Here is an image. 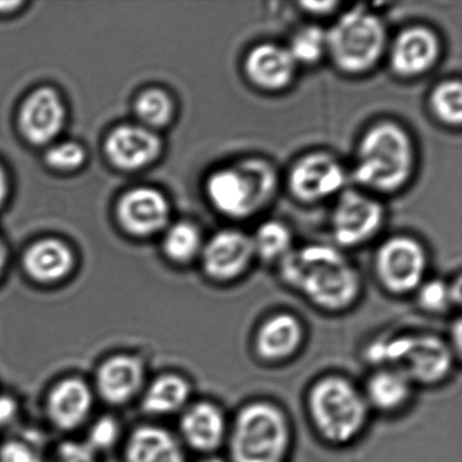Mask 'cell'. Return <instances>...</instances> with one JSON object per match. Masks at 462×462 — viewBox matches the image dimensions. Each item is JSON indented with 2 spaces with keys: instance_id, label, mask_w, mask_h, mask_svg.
<instances>
[{
  "instance_id": "4",
  "label": "cell",
  "mask_w": 462,
  "mask_h": 462,
  "mask_svg": "<svg viewBox=\"0 0 462 462\" xmlns=\"http://www.w3.org/2000/svg\"><path fill=\"white\" fill-rule=\"evenodd\" d=\"M281 179L275 165L262 156H245L212 171L206 191L211 206L231 220H249L278 197Z\"/></svg>"
},
{
  "instance_id": "41",
  "label": "cell",
  "mask_w": 462,
  "mask_h": 462,
  "mask_svg": "<svg viewBox=\"0 0 462 462\" xmlns=\"http://www.w3.org/2000/svg\"><path fill=\"white\" fill-rule=\"evenodd\" d=\"M197 462H226L224 458H221L218 455H208L203 456L201 459Z\"/></svg>"
},
{
  "instance_id": "3",
  "label": "cell",
  "mask_w": 462,
  "mask_h": 462,
  "mask_svg": "<svg viewBox=\"0 0 462 462\" xmlns=\"http://www.w3.org/2000/svg\"><path fill=\"white\" fill-rule=\"evenodd\" d=\"M305 407L317 437L332 447L359 440L370 422L371 411L362 388L341 374L315 379L307 389Z\"/></svg>"
},
{
  "instance_id": "38",
  "label": "cell",
  "mask_w": 462,
  "mask_h": 462,
  "mask_svg": "<svg viewBox=\"0 0 462 462\" xmlns=\"http://www.w3.org/2000/svg\"><path fill=\"white\" fill-rule=\"evenodd\" d=\"M9 264V253L6 243L4 242L2 236H0V283L6 275Z\"/></svg>"
},
{
  "instance_id": "36",
  "label": "cell",
  "mask_w": 462,
  "mask_h": 462,
  "mask_svg": "<svg viewBox=\"0 0 462 462\" xmlns=\"http://www.w3.org/2000/svg\"><path fill=\"white\" fill-rule=\"evenodd\" d=\"M341 6V3L337 2H303L299 4L301 11L311 14L314 16L330 15L337 7Z\"/></svg>"
},
{
  "instance_id": "11",
  "label": "cell",
  "mask_w": 462,
  "mask_h": 462,
  "mask_svg": "<svg viewBox=\"0 0 462 462\" xmlns=\"http://www.w3.org/2000/svg\"><path fill=\"white\" fill-rule=\"evenodd\" d=\"M200 263L202 274L216 285H229L246 276L256 262L251 234L236 228L217 231L205 240Z\"/></svg>"
},
{
  "instance_id": "15",
  "label": "cell",
  "mask_w": 462,
  "mask_h": 462,
  "mask_svg": "<svg viewBox=\"0 0 462 462\" xmlns=\"http://www.w3.org/2000/svg\"><path fill=\"white\" fill-rule=\"evenodd\" d=\"M306 339L307 329L300 317L291 311H275L257 325L253 334V353L267 365L287 364L302 351Z\"/></svg>"
},
{
  "instance_id": "25",
  "label": "cell",
  "mask_w": 462,
  "mask_h": 462,
  "mask_svg": "<svg viewBox=\"0 0 462 462\" xmlns=\"http://www.w3.org/2000/svg\"><path fill=\"white\" fill-rule=\"evenodd\" d=\"M205 239L196 225L182 221L167 229L162 242V255L175 266H188L200 258Z\"/></svg>"
},
{
  "instance_id": "29",
  "label": "cell",
  "mask_w": 462,
  "mask_h": 462,
  "mask_svg": "<svg viewBox=\"0 0 462 462\" xmlns=\"http://www.w3.org/2000/svg\"><path fill=\"white\" fill-rule=\"evenodd\" d=\"M134 111L146 128H162L173 119L174 106L164 90L152 88L139 95Z\"/></svg>"
},
{
  "instance_id": "30",
  "label": "cell",
  "mask_w": 462,
  "mask_h": 462,
  "mask_svg": "<svg viewBox=\"0 0 462 462\" xmlns=\"http://www.w3.org/2000/svg\"><path fill=\"white\" fill-rule=\"evenodd\" d=\"M416 306L425 314L442 316L456 310L449 281L441 278H429L420 285L413 294Z\"/></svg>"
},
{
  "instance_id": "40",
  "label": "cell",
  "mask_w": 462,
  "mask_h": 462,
  "mask_svg": "<svg viewBox=\"0 0 462 462\" xmlns=\"http://www.w3.org/2000/svg\"><path fill=\"white\" fill-rule=\"evenodd\" d=\"M20 2H0V13H11L20 7Z\"/></svg>"
},
{
  "instance_id": "24",
  "label": "cell",
  "mask_w": 462,
  "mask_h": 462,
  "mask_svg": "<svg viewBox=\"0 0 462 462\" xmlns=\"http://www.w3.org/2000/svg\"><path fill=\"white\" fill-rule=\"evenodd\" d=\"M193 384L187 375L167 371L148 380L139 406L149 418L161 419L180 415L191 404Z\"/></svg>"
},
{
  "instance_id": "35",
  "label": "cell",
  "mask_w": 462,
  "mask_h": 462,
  "mask_svg": "<svg viewBox=\"0 0 462 462\" xmlns=\"http://www.w3.org/2000/svg\"><path fill=\"white\" fill-rule=\"evenodd\" d=\"M21 404L15 396L0 393V430L11 428L20 419Z\"/></svg>"
},
{
  "instance_id": "19",
  "label": "cell",
  "mask_w": 462,
  "mask_h": 462,
  "mask_svg": "<svg viewBox=\"0 0 462 462\" xmlns=\"http://www.w3.org/2000/svg\"><path fill=\"white\" fill-rule=\"evenodd\" d=\"M117 220L126 234L138 238L152 237L166 228L170 205L157 189H131L117 205Z\"/></svg>"
},
{
  "instance_id": "28",
  "label": "cell",
  "mask_w": 462,
  "mask_h": 462,
  "mask_svg": "<svg viewBox=\"0 0 462 462\" xmlns=\"http://www.w3.org/2000/svg\"><path fill=\"white\" fill-rule=\"evenodd\" d=\"M285 47L299 68L319 65L328 59V32L319 24L300 26Z\"/></svg>"
},
{
  "instance_id": "23",
  "label": "cell",
  "mask_w": 462,
  "mask_h": 462,
  "mask_svg": "<svg viewBox=\"0 0 462 462\" xmlns=\"http://www.w3.org/2000/svg\"><path fill=\"white\" fill-rule=\"evenodd\" d=\"M124 442L125 462H187L179 437L156 423L137 425Z\"/></svg>"
},
{
  "instance_id": "37",
  "label": "cell",
  "mask_w": 462,
  "mask_h": 462,
  "mask_svg": "<svg viewBox=\"0 0 462 462\" xmlns=\"http://www.w3.org/2000/svg\"><path fill=\"white\" fill-rule=\"evenodd\" d=\"M448 343H449L452 351L458 359H461V343H462V323L460 317H457V319L452 323L450 328L449 337H446Z\"/></svg>"
},
{
  "instance_id": "27",
  "label": "cell",
  "mask_w": 462,
  "mask_h": 462,
  "mask_svg": "<svg viewBox=\"0 0 462 462\" xmlns=\"http://www.w3.org/2000/svg\"><path fill=\"white\" fill-rule=\"evenodd\" d=\"M429 112L439 125L458 129L462 124V86L459 79H447L431 89L428 97Z\"/></svg>"
},
{
  "instance_id": "22",
  "label": "cell",
  "mask_w": 462,
  "mask_h": 462,
  "mask_svg": "<svg viewBox=\"0 0 462 462\" xmlns=\"http://www.w3.org/2000/svg\"><path fill=\"white\" fill-rule=\"evenodd\" d=\"M371 413L401 414L414 400L416 387L397 369L379 366L371 371L361 387Z\"/></svg>"
},
{
  "instance_id": "20",
  "label": "cell",
  "mask_w": 462,
  "mask_h": 462,
  "mask_svg": "<svg viewBox=\"0 0 462 462\" xmlns=\"http://www.w3.org/2000/svg\"><path fill=\"white\" fill-rule=\"evenodd\" d=\"M66 122L60 95L50 88L35 89L22 104L18 125L27 142L35 146L51 143Z\"/></svg>"
},
{
  "instance_id": "6",
  "label": "cell",
  "mask_w": 462,
  "mask_h": 462,
  "mask_svg": "<svg viewBox=\"0 0 462 462\" xmlns=\"http://www.w3.org/2000/svg\"><path fill=\"white\" fill-rule=\"evenodd\" d=\"M293 445V427L282 406L270 400L245 402L229 422L226 448L230 462H284Z\"/></svg>"
},
{
  "instance_id": "7",
  "label": "cell",
  "mask_w": 462,
  "mask_h": 462,
  "mask_svg": "<svg viewBox=\"0 0 462 462\" xmlns=\"http://www.w3.org/2000/svg\"><path fill=\"white\" fill-rule=\"evenodd\" d=\"M326 32L328 59L344 75L369 74L386 57L391 39L386 23L364 5L339 14Z\"/></svg>"
},
{
  "instance_id": "14",
  "label": "cell",
  "mask_w": 462,
  "mask_h": 462,
  "mask_svg": "<svg viewBox=\"0 0 462 462\" xmlns=\"http://www.w3.org/2000/svg\"><path fill=\"white\" fill-rule=\"evenodd\" d=\"M97 401L92 383L88 380L80 375H66L56 380L45 393V419L56 431H77L92 420Z\"/></svg>"
},
{
  "instance_id": "33",
  "label": "cell",
  "mask_w": 462,
  "mask_h": 462,
  "mask_svg": "<svg viewBox=\"0 0 462 462\" xmlns=\"http://www.w3.org/2000/svg\"><path fill=\"white\" fill-rule=\"evenodd\" d=\"M47 462H101L99 455L84 440H63L54 447Z\"/></svg>"
},
{
  "instance_id": "34",
  "label": "cell",
  "mask_w": 462,
  "mask_h": 462,
  "mask_svg": "<svg viewBox=\"0 0 462 462\" xmlns=\"http://www.w3.org/2000/svg\"><path fill=\"white\" fill-rule=\"evenodd\" d=\"M0 462H47L31 443L9 439L0 445Z\"/></svg>"
},
{
  "instance_id": "13",
  "label": "cell",
  "mask_w": 462,
  "mask_h": 462,
  "mask_svg": "<svg viewBox=\"0 0 462 462\" xmlns=\"http://www.w3.org/2000/svg\"><path fill=\"white\" fill-rule=\"evenodd\" d=\"M147 383L146 361L131 352L112 353L104 357L90 380L97 400L116 409L139 401Z\"/></svg>"
},
{
  "instance_id": "10",
  "label": "cell",
  "mask_w": 462,
  "mask_h": 462,
  "mask_svg": "<svg viewBox=\"0 0 462 462\" xmlns=\"http://www.w3.org/2000/svg\"><path fill=\"white\" fill-rule=\"evenodd\" d=\"M348 176L346 166L334 153L311 151L290 166L285 187L293 200L314 206L337 199L347 188Z\"/></svg>"
},
{
  "instance_id": "9",
  "label": "cell",
  "mask_w": 462,
  "mask_h": 462,
  "mask_svg": "<svg viewBox=\"0 0 462 462\" xmlns=\"http://www.w3.org/2000/svg\"><path fill=\"white\" fill-rule=\"evenodd\" d=\"M386 210L379 197L359 188H346L335 200L329 229L335 246L352 249L369 244L382 231Z\"/></svg>"
},
{
  "instance_id": "8",
  "label": "cell",
  "mask_w": 462,
  "mask_h": 462,
  "mask_svg": "<svg viewBox=\"0 0 462 462\" xmlns=\"http://www.w3.org/2000/svg\"><path fill=\"white\" fill-rule=\"evenodd\" d=\"M373 267L380 289L389 296H413L429 278L430 254L415 236L395 234L375 249Z\"/></svg>"
},
{
  "instance_id": "5",
  "label": "cell",
  "mask_w": 462,
  "mask_h": 462,
  "mask_svg": "<svg viewBox=\"0 0 462 462\" xmlns=\"http://www.w3.org/2000/svg\"><path fill=\"white\" fill-rule=\"evenodd\" d=\"M374 368L389 366L404 374L416 388H434L452 377L459 361L446 337L431 332H410L380 338L365 351Z\"/></svg>"
},
{
  "instance_id": "18",
  "label": "cell",
  "mask_w": 462,
  "mask_h": 462,
  "mask_svg": "<svg viewBox=\"0 0 462 462\" xmlns=\"http://www.w3.org/2000/svg\"><path fill=\"white\" fill-rule=\"evenodd\" d=\"M23 274L40 288H54L66 283L77 269V257L63 240L43 238L31 244L23 253Z\"/></svg>"
},
{
  "instance_id": "26",
  "label": "cell",
  "mask_w": 462,
  "mask_h": 462,
  "mask_svg": "<svg viewBox=\"0 0 462 462\" xmlns=\"http://www.w3.org/2000/svg\"><path fill=\"white\" fill-rule=\"evenodd\" d=\"M256 261L278 265L291 253L293 235L287 224L280 220H266L251 235Z\"/></svg>"
},
{
  "instance_id": "39",
  "label": "cell",
  "mask_w": 462,
  "mask_h": 462,
  "mask_svg": "<svg viewBox=\"0 0 462 462\" xmlns=\"http://www.w3.org/2000/svg\"><path fill=\"white\" fill-rule=\"evenodd\" d=\"M8 193L7 176L5 174L4 170L0 167V207L4 205L6 200Z\"/></svg>"
},
{
  "instance_id": "1",
  "label": "cell",
  "mask_w": 462,
  "mask_h": 462,
  "mask_svg": "<svg viewBox=\"0 0 462 462\" xmlns=\"http://www.w3.org/2000/svg\"><path fill=\"white\" fill-rule=\"evenodd\" d=\"M276 270L284 287L325 314L350 311L364 294L359 269L335 245L311 243L294 247Z\"/></svg>"
},
{
  "instance_id": "12",
  "label": "cell",
  "mask_w": 462,
  "mask_h": 462,
  "mask_svg": "<svg viewBox=\"0 0 462 462\" xmlns=\"http://www.w3.org/2000/svg\"><path fill=\"white\" fill-rule=\"evenodd\" d=\"M443 44L433 27L411 24L389 39L386 58L397 79L414 80L428 75L440 61Z\"/></svg>"
},
{
  "instance_id": "31",
  "label": "cell",
  "mask_w": 462,
  "mask_h": 462,
  "mask_svg": "<svg viewBox=\"0 0 462 462\" xmlns=\"http://www.w3.org/2000/svg\"><path fill=\"white\" fill-rule=\"evenodd\" d=\"M122 425L116 416L106 414L90 420L85 442L97 454L113 449L121 441Z\"/></svg>"
},
{
  "instance_id": "32",
  "label": "cell",
  "mask_w": 462,
  "mask_h": 462,
  "mask_svg": "<svg viewBox=\"0 0 462 462\" xmlns=\"http://www.w3.org/2000/svg\"><path fill=\"white\" fill-rule=\"evenodd\" d=\"M86 161V152L81 144L66 142L54 144L45 155V162L59 171H74L80 169Z\"/></svg>"
},
{
  "instance_id": "16",
  "label": "cell",
  "mask_w": 462,
  "mask_h": 462,
  "mask_svg": "<svg viewBox=\"0 0 462 462\" xmlns=\"http://www.w3.org/2000/svg\"><path fill=\"white\" fill-rule=\"evenodd\" d=\"M229 422L223 406L210 400L192 401L179 415L182 445L203 456L217 455L226 446Z\"/></svg>"
},
{
  "instance_id": "21",
  "label": "cell",
  "mask_w": 462,
  "mask_h": 462,
  "mask_svg": "<svg viewBox=\"0 0 462 462\" xmlns=\"http://www.w3.org/2000/svg\"><path fill=\"white\" fill-rule=\"evenodd\" d=\"M161 152V139L143 125H121L106 142L108 161L122 171L142 170L155 162Z\"/></svg>"
},
{
  "instance_id": "2",
  "label": "cell",
  "mask_w": 462,
  "mask_h": 462,
  "mask_svg": "<svg viewBox=\"0 0 462 462\" xmlns=\"http://www.w3.org/2000/svg\"><path fill=\"white\" fill-rule=\"evenodd\" d=\"M416 166L418 149L413 135L400 122L383 119L362 134L350 176L356 188L374 196H389L411 183Z\"/></svg>"
},
{
  "instance_id": "17",
  "label": "cell",
  "mask_w": 462,
  "mask_h": 462,
  "mask_svg": "<svg viewBox=\"0 0 462 462\" xmlns=\"http://www.w3.org/2000/svg\"><path fill=\"white\" fill-rule=\"evenodd\" d=\"M298 70L287 47L274 42L253 45L243 61L247 83L264 93H281L291 88Z\"/></svg>"
}]
</instances>
